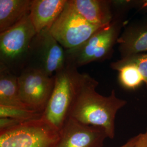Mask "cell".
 <instances>
[{
    "label": "cell",
    "instance_id": "30bf717a",
    "mask_svg": "<svg viewBox=\"0 0 147 147\" xmlns=\"http://www.w3.org/2000/svg\"><path fill=\"white\" fill-rule=\"evenodd\" d=\"M67 2V0H33L29 16L37 34L51 27Z\"/></svg>",
    "mask_w": 147,
    "mask_h": 147
},
{
    "label": "cell",
    "instance_id": "2e32d148",
    "mask_svg": "<svg viewBox=\"0 0 147 147\" xmlns=\"http://www.w3.org/2000/svg\"><path fill=\"white\" fill-rule=\"evenodd\" d=\"M42 113L28 109L0 105V118H11L22 122L39 119Z\"/></svg>",
    "mask_w": 147,
    "mask_h": 147
},
{
    "label": "cell",
    "instance_id": "6da1fadb",
    "mask_svg": "<svg viewBox=\"0 0 147 147\" xmlns=\"http://www.w3.org/2000/svg\"><path fill=\"white\" fill-rule=\"evenodd\" d=\"M99 82L87 74H80L68 117L86 125L104 129L108 138L115 135V118L118 111L127 104L117 97L115 90L104 96L96 91Z\"/></svg>",
    "mask_w": 147,
    "mask_h": 147
},
{
    "label": "cell",
    "instance_id": "ac0fdd59",
    "mask_svg": "<svg viewBox=\"0 0 147 147\" xmlns=\"http://www.w3.org/2000/svg\"><path fill=\"white\" fill-rule=\"evenodd\" d=\"M22 123L23 122L11 118H0V131L13 127Z\"/></svg>",
    "mask_w": 147,
    "mask_h": 147
},
{
    "label": "cell",
    "instance_id": "e0dca14e",
    "mask_svg": "<svg viewBox=\"0 0 147 147\" xmlns=\"http://www.w3.org/2000/svg\"><path fill=\"white\" fill-rule=\"evenodd\" d=\"M120 60L123 62L131 63L136 66L142 75L147 89V53H141L125 58H121Z\"/></svg>",
    "mask_w": 147,
    "mask_h": 147
},
{
    "label": "cell",
    "instance_id": "3957f363",
    "mask_svg": "<svg viewBox=\"0 0 147 147\" xmlns=\"http://www.w3.org/2000/svg\"><path fill=\"white\" fill-rule=\"evenodd\" d=\"M80 74L78 68L67 65L55 75L54 87L41 118L59 131L68 118Z\"/></svg>",
    "mask_w": 147,
    "mask_h": 147
},
{
    "label": "cell",
    "instance_id": "8fae6325",
    "mask_svg": "<svg viewBox=\"0 0 147 147\" xmlns=\"http://www.w3.org/2000/svg\"><path fill=\"white\" fill-rule=\"evenodd\" d=\"M70 2L79 14L95 26H107L114 19L111 1L70 0Z\"/></svg>",
    "mask_w": 147,
    "mask_h": 147
},
{
    "label": "cell",
    "instance_id": "44dd1931",
    "mask_svg": "<svg viewBox=\"0 0 147 147\" xmlns=\"http://www.w3.org/2000/svg\"><path fill=\"white\" fill-rule=\"evenodd\" d=\"M143 7H146L147 8V1H145L144 2V5H143Z\"/></svg>",
    "mask_w": 147,
    "mask_h": 147
},
{
    "label": "cell",
    "instance_id": "9c48e42d",
    "mask_svg": "<svg viewBox=\"0 0 147 147\" xmlns=\"http://www.w3.org/2000/svg\"><path fill=\"white\" fill-rule=\"evenodd\" d=\"M41 66L39 67L49 76H53L67 65L65 50L53 37L50 29L38 33Z\"/></svg>",
    "mask_w": 147,
    "mask_h": 147
},
{
    "label": "cell",
    "instance_id": "d6986e66",
    "mask_svg": "<svg viewBox=\"0 0 147 147\" xmlns=\"http://www.w3.org/2000/svg\"><path fill=\"white\" fill-rule=\"evenodd\" d=\"M135 147H147V129L144 133L140 134V137Z\"/></svg>",
    "mask_w": 147,
    "mask_h": 147
},
{
    "label": "cell",
    "instance_id": "5bb4252c",
    "mask_svg": "<svg viewBox=\"0 0 147 147\" xmlns=\"http://www.w3.org/2000/svg\"><path fill=\"white\" fill-rule=\"evenodd\" d=\"M0 105L28 109L20 100L18 76L2 65L0 68Z\"/></svg>",
    "mask_w": 147,
    "mask_h": 147
},
{
    "label": "cell",
    "instance_id": "7c38bea8",
    "mask_svg": "<svg viewBox=\"0 0 147 147\" xmlns=\"http://www.w3.org/2000/svg\"><path fill=\"white\" fill-rule=\"evenodd\" d=\"M117 43L121 58L147 51V23L132 24L126 27Z\"/></svg>",
    "mask_w": 147,
    "mask_h": 147
},
{
    "label": "cell",
    "instance_id": "52a82bcc",
    "mask_svg": "<svg viewBox=\"0 0 147 147\" xmlns=\"http://www.w3.org/2000/svg\"><path fill=\"white\" fill-rule=\"evenodd\" d=\"M19 96L31 110L42 113L52 93L55 76H50L39 67L28 68L18 76Z\"/></svg>",
    "mask_w": 147,
    "mask_h": 147
},
{
    "label": "cell",
    "instance_id": "9a60e30c",
    "mask_svg": "<svg viewBox=\"0 0 147 147\" xmlns=\"http://www.w3.org/2000/svg\"><path fill=\"white\" fill-rule=\"evenodd\" d=\"M111 68L118 71V81L121 86L127 90H135L144 82L142 75L136 66L118 60L111 63Z\"/></svg>",
    "mask_w": 147,
    "mask_h": 147
},
{
    "label": "cell",
    "instance_id": "4fadbf2b",
    "mask_svg": "<svg viewBox=\"0 0 147 147\" xmlns=\"http://www.w3.org/2000/svg\"><path fill=\"white\" fill-rule=\"evenodd\" d=\"M33 0H0V33L21 21L30 12Z\"/></svg>",
    "mask_w": 147,
    "mask_h": 147
},
{
    "label": "cell",
    "instance_id": "8992f818",
    "mask_svg": "<svg viewBox=\"0 0 147 147\" xmlns=\"http://www.w3.org/2000/svg\"><path fill=\"white\" fill-rule=\"evenodd\" d=\"M101 27L86 20L74 8L70 0H67L50 32L66 50L78 47Z\"/></svg>",
    "mask_w": 147,
    "mask_h": 147
},
{
    "label": "cell",
    "instance_id": "277c9868",
    "mask_svg": "<svg viewBox=\"0 0 147 147\" xmlns=\"http://www.w3.org/2000/svg\"><path fill=\"white\" fill-rule=\"evenodd\" d=\"M59 131L39 119L0 131V147H55Z\"/></svg>",
    "mask_w": 147,
    "mask_h": 147
},
{
    "label": "cell",
    "instance_id": "7a4b0ae2",
    "mask_svg": "<svg viewBox=\"0 0 147 147\" xmlns=\"http://www.w3.org/2000/svg\"><path fill=\"white\" fill-rule=\"evenodd\" d=\"M123 24L121 19L115 16L111 24L100 28L78 47L66 50L67 65L78 68L110 58Z\"/></svg>",
    "mask_w": 147,
    "mask_h": 147
},
{
    "label": "cell",
    "instance_id": "ba28073f",
    "mask_svg": "<svg viewBox=\"0 0 147 147\" xmlns=\"http://www.w3.org/2000/svg\"><path fill=\"white\" fill-rule=\"evenodd\" d=\"M107 137L102 127L84 125L68 117L55 147H102Z\"/></svg>",
    "mask_w": 147,
    "mask_h": 147
},
{
    "label": "cell",
    "instance_id": "ffe728a7",
    "mask_svg": "<svg viewBox=\"0 0 147 147\" xmlns=\"http://www.w3.org/2000/svg\"><path fill=\"white\" fill-rule=\"evenodd\" d=\"M140 137V134L136 136L132 137L129 140L127 141L126 143H125L124 145L119 147H135Z\"/></svg>",
    "mask_w": 147,
    "mask_h": 147
},
{
    "label": "cell",
    "instance_id": "5b68a950",
    "mask_svg": "<svg viewBox=\"0 0 147 147\" xmlns=\"http://www.w3.org/2000/svg\"><path fill=\"white\" fill-rule=\"evenodd\" d=\"M37 34L29 14L15 26L0 33V64L11 71L20 65L30 54Z\"/></svg>",
    "mask_w": 147,
    "mask_h": 147
}]
</instances>
